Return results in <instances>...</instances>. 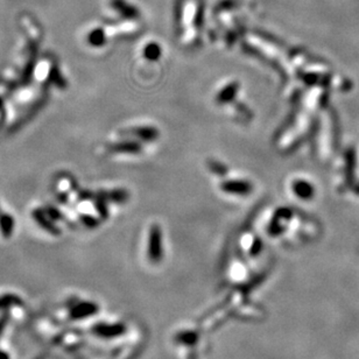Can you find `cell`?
<instances>
[{"mask_svg":"<svg viewBox=\"0 0 359 359\" xmlns=\"http://www.w3.org/2000/svg\"><path fill=\"white\" fill-rule=\"evenodd\" d=\"M0 359H11V357H10V354L6 352V351L0 350Z\"/></svg>","mask_w":359,"mask_h":359,"instance_id":"cell-8","label":"cell"},{"mask_svg":"<svg viewBox=\"0 0 359 359\" xmlns=\"http://www.w3.org/2000/svg\"><path fill=\"white\" fill-rule=\"evenodd\" d=\"M24 306V300L13 293L0 295V311H9L11 308Z\"/></svg>","mask_w":359,"mask_h":359,"instance_id":"cell-2","label":"cell"},{"mask_svg":"<svg viewBox=\"0 0 359 359\" xmlns=\"http://www.w3.org/2000/svg\"><path fill=\"white\" fill-rule=\"evenodd\" d=\"M294 190H295V193L300 196V199H310L314 194L313 186H310L309 183L306 181L296 183Z\"/></svg>","mask_w":359,"mask_h":359,"instance_id":"cell-5","label":"cell"},{"mask_svg":"<svg viewBox=\"0 0 359 359\" xmlns=\"http://www.w3.org/2000/svg\"><path fill=\"white\" fill-rule=\"evenodd\" d=\"M120 331H122V329H120L118 325H106V324H96L93 327V332L95 335L101 336V337H113L119 335Z\"/></svg>","mask_w":359,"mask_h":359,"instance_id":"cell-3","label":"cell"},{"mask_svg":"<svg viewBox=\"0 0 359 359\" xmlns=\"http://www.w3.org/2000/svg\"><path fill=\"white\" fill-rule=\"evenodd\" d=\"M354 166H356V156H354L353 149L350 148L346 153V180L350 183L353 181Z\"/></svg>","mask_w":359,"mask_h":359,"instance_id":"cell-4","label":"cell"},{"mask_svg":"<svg viewBox=\"0 0 359 359\" xmlns=\"http://www.w3.org/2000/svg\"><path fill=\"white\" fill-rule=\"evenodd\" d=\"M146 55H147L148 58H152V60H156L160 55V48L159 46H156L155 43H152L147 47L146 49Z\"/></svg>","mask_w":359,"mask_h":359,"instance_id":"cell-6","label":"cell"},{"mask_svg":"<svg viewBox=\"0 0 359 359\" xmlns=\"http://www.w3.org/2000/svg\"><path fill=\"white\" fill-rule=\"evenodd\" d=\"M10 318H11V314L9 311H4L2 316H0V337H2L4 331H5L7 324H9L10 322Z\"/></svg>","mask_w":359,"mask_h":359,"instance_id":"cell-7","label":"cell"},{"mask_svg":"<svg viewBox=\"0 0 359 359\" xmlns=\"http://www.w3.org/2000/svg\"><path fill=\"white\" fill-rule=\"evenodd\" d=\"M98 311V306L96 303L90 301L76 302L70 307L69 310V317L72 321H80L84 318L90 317Z\"/></svg>","mask_w":359,"mask_h":359,"instance_id":"cell-1","label":"cell"}]
</instances>
